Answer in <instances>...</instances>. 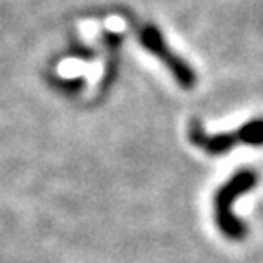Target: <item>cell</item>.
<instances>
[{
  "instance_id": "3957f363",
  "label": "cell",
  "mask_w": 263,
  "mask_h": 263,
  "mask_svg": "<svg viewBox=\"0 0 263 263\" xmlns=\"http://www.w3.org/2000/svg\"><path fill=\"white\" fill-rule=\"evenodd\" d=\"M141 44L152 55H156L159 61H163V64L168 68L170 73L174 75V79L185 90H190L196 84V73H194V70L185 61H181L172 49L168 48V44L164 42L163 35L154 26H146L141 31Z\"/></svg>"
},
{
  "instance_id": "6da1fadb",
  "label": "cell",
  "mask_w": 263,
  "mask_h": 263,
  "mask_svg": "<svg viewBox=\"0 0 263 263\" xmlns=\"http://www.w3.org/2000/svg\"><path fill=\"white\" fill-rule=\"evenodd\" d=\"M256 183H258V174L254 170H239L214 196V216H216V223H218V229L223 232V236H227L229 239L239 241V239L245 238L247 229L236 218L232 206H234L236 199L239 196H243V194H247L249 190L254 189Z\"/></svg>"
},
{
  "instance_id": "7a4b0ae2",
  "label": "cell",
  "mask_w": 263,
  "mask_h": 263,
  "mask_svg": "<svg viewBox=\"0 0 263 263\" xmlns=\"http://www.w3.org/2000/svg\"><path fill=\"white\" fill-rule=\"evenodd\" d=\"M189 139L201 148L203 152L210 156H223L230 152L238 144H249V146H261L263 144V119H256L245 123L238 130L230 134H219V136H209L197 121H192L189 126Z\"/></svg>"
}]
</instances>
